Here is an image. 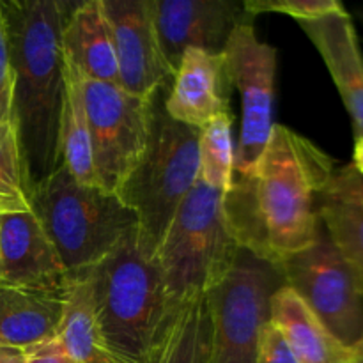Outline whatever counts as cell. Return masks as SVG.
Returning a JSON list of instances; mask_svg holds the SVG:
<instances>
[{
    "label": "cell",
    "instance_id": "obj_1",
    "mask_svg": "<svg viewBox=\"0 0 363 363\" xmlns=\"http://www.w3.org/2000/svg\"><path fill=\"white\" fill-rule=\"evenodd\" d=\"M333 170V160L318 145L273 124L254 174L234 176L225 195L240 248L280 264L311 247L321 233L318 197Z\"/></svg>",
    "mask_w": 363,
    "mask_h": 363
},
{
    "label": "cell",
    "instance_id": "obj_2",
    "mask_svg": "<svg viewBox=\"0 0 363 363\" xmlns=\"http://www.w3.org/2000/svg\"><path fill=\"white\" fill-rule=\"evenodd\" d=\"M71 7L57 0L2 4L13 66V121L32 188L59 165L62 28Z\"/></svg>",
    "mask_w": 363,
    "mask_h": 363
},
{
    "label": "cell",
    "instance_id": "obj_3",
    "mask_svg": "<svg viewBox=\"0 0 363 363\" xmlns=\"http://www.w3.org/2000/svg\"><path fill=\"white\" fill-rule=\"evenodd\" d=\"M137 229L84 272L103 342L116 363L151 362L179 308L170 298L158 259L144 250Z\"/></svg>",
    "mask_w": 363,
    "mask_h": 363
},
{
    "label": "cell",
    "instance_id": "obj_4",
    "mask_svg": "<svg viewBox=\"0 0 363 363\" xmlns=\"http://www.w3.org/2000/svg\"><path fill=\"white\" fill-rule=\"evenodd\" d=\"M32 211L69 275L98 264L138 227L116 194L80 184L62 165L32 188Z\"/></svg>",
    "mask_w": 363,
    "mask_h": 363
},
{
    "label": "cell",
    "instance_id": "obj_5",
    "mask_svg": "<svg viewBox=\"0 0 363 363\" xmlns=\"http://www.w3.org/2000/svg\"><path fill=\"white\" fill-rule=\"evenodd\" d=\"M240 252L225 194L195 183L174 215L156 259L176 305L206 296L233 268Z\"/></svg>",
    "mask_w": 363,
    "mask_h": 363
},
{
    "label": "cell",
    "instance_id": "obj_6",
    "mask_svg": "<svg viewBox=\"0 0 363 363\" xmlns=\"http://www.w3.org/2000/svg\"><path fill=\"white\" fill-rule=\"evenodd\" d=\"M165 89V87H163ZM155 96L147 149L117 197L135 213L138 238L156 257L174 215L199 181V131L170 119Z\"/></svg>",
    "mask_w": 363,
    "mask_h": 363
},
{
    "label": "cell",
    "instance_id": "obj_7",
    "mask_svg": "<svg viewBox=\"0 0 363 363\" xmlns=\"http://www.w3.org/2000/svg\"><path fill=\"white\" fill-rule=\"evenodd\" d=\"M286 286L279 266L240 248L225 279L206 294L209 344L206 363H257L259 339L272 298Z\"/></svg>",
    "mask_w": 363,
    "mask_h": 363
},
{
    "label": "cell",
    "instance_id": "obj_8",
    "mask_svg": "<svg viewBox=\"0 0 363 363\" xmlns=\"http://www.w3.org/2000/svg\"><path fill=\"white\" fill-rule=\"evenodd\" d=\"M91 131L92 165L101 190L119 194L147 149L155 98L128 94L117 84L80 74Z\"/></svg>",
    "mask_w": 363,
    "mask_h": 363
},
{
    "label": "cell",
    "instance_id": "obj_9",
    "mask_svg": "<svg viewBox=\"0 0 363 363\" xmlns=\"http://www.w3.org/2000/svg\"><path fill=\"white\" fill-rule=\"evenodd\" d=\"M279 266L287 287L294 291L323 325L347 347L363 335V294L353 272L323 230L305 250Z\"/></svg>",
    "mask_w": 363,
    "mask_h": 363
},
{
    "label": "cell",
    "instance_id": "obj_10",
    "mask_svg": "<svg viewBox=\"0 0 363 363\" xmlns=\"http://www.w3.org/2000/svg\"><path fill=\"white\" fill-rule=\"evenodd\" d=\"M222 53L230 84L241 98L234 176L248 177L254 174L273 130L277 48L261 41L248 20L234 28Z\"/></svg>",
    "mask_w": 363,
    "mask_h": 363
},
{
    "label": "cell",
    "instance_id": "obj_11",
    "mask_svg": "<svg viewBox=\"0 0 363 363\" xmlns=\"http://www.w3.org/2000/svg\"><path fill=\"white\" fill-rule=\"evenodd\" d=\"M103 7L112 28L119 87L152 99L172 78L160 48L155 0H103Z\"/></svg>",
    "mask_w": 363,
    "mask_h": 363
},
{
    "label": "cell",
    "instance_id": "obj_12",
    "mask_svg": "<svg viewBox=\"0 0 363 363\" xmlns=\"http://www.w3.org/2000/svg\"><path fill=\"white\" fill-rule=\"evenodd\" d=\"M250 18L233 0H155L160 48L172 77L186 50L222 53L234 28Z\"/></svg>",
    "mask_w": 363,
    "mask_h": 363
},
{
    "label": "cell",
    "instance_id": "obj_13",
    "mask_svg": "<svg viewBox=\"0 0 363 363\" xmlns=\"http://www.w3.org/2000/svg\"><path fill=\"white\" fill-rule=\"evenodd\" d=\"M69 273L34 211L0 216V287L64 289Z\"/></svg>",
    "mask_w": 363,
    "mask_h": 363
},
{
    "label": "cell",
    "instance_id": "obj_14",
    "mask_svg": "<svg viewBox=\"0 0 363 363\" xmlns=\"http://www.w3.org/2000/svg\"><path fill=\"white\" fill-rule=\"evenodd\" d=\"M172 78V89L163 99L170 119L201 130L216 117L230 113L233 84L223 53L186 50Z\"/></svg>",
    "mask_w": 363,
    "mask_h": 363
},
{
    "label": "cell",
    "instance_id": "obj_15",
    "mask_svg": "<svg viewBox=\"0 0 363 363\" xmlns=\"http://www.w3.org/2000/svg\"><path fill=\"white\" fill-rule=\"evenodd\" d=\"M301 30L328 67L344 106L351 117L354 138L363 137V57L357 30L347 11L301 21Z\"/></svg>",
    "mask_w": 363,
    "mask_h": 363
},
{
    "label": "cell",
    "instance_id": "obj_16",
    "mask_svg": "<svg viewBox=\"0 0 363 363\" xmlns=\"http://www.w3.org/2000/svg\"><path fill=\"white\" fill-rule=\"evenodd\" d=\"M318 215L363 294V177L351 163L335 167L318 197Z\"/></svg>",
    "mask_w": 363,
    "mask_h": 363
},
{
    "label": "cell",
    "instance_id": "obj_17",
    "mask_svg": "<svg viewBox=\"0 0 363 363\" xmlns=\"http://www.w3.org/2000/svg\"><path fill=\"white\" fill-rule=\"evenodd\" d=\"M62 52L84 78L119 85L112 28L103 0L71 7L62 28Z\"/></svg>",
    "mask_w": 363,
    "mask_h": 363
},
{
    "label": "cell",
    "instance_id": "obj_18",
    "mask_svg": "<svg viewBox=\"0 0 363 363\" xmlns=\"http://www.w3.org/2000/svg\"><path fill=\"white\" fill-rule=\"evenodd\" d=\"M269 321L298 363H350L351 347L344 346L291 287L282 286L273 294Z\"/></svg>",
    "mask_w": 363,
    "mask_h": 363
},
{
    "label": "cell",
    "instance_id": "obj_19",
    "mask_svg": "<svg viewBox=\"0 0 363 363\" xmlns=\"http://www.w3.org/2000/svg\"><path fill=\"white\" fill-rule=\"evenodd\" d=\"M64 291L0 287V346L27 351L55 339Z\"/></svg>",
    "mask_w": 363,
    "mask_h": 363
},
{
    "label": "cell",
    "instance_id": "obj_20",
    "mask_svg": "<svg viewBox=\"0 0 363 363\" xmlns=\"http://www.w3.org/2000/svg\"><path fill=\"white\" fill-rule=\"evenodd\" d=\"M57 340L74 363H116L103 342L89 279L69 275Z\"/></svg>",
    "mask_w": 363,
    "mask_h": 363
},
{
    "label": "cell",
    "instance_id": "obj_21",
    "mask_svg": "<svg viewBox=\"0 0 363 363\" xmlns=\"http://www.w3.org/2000/svg\"><path fill=\"white\" fill-rule=\"evenodd\" d=\"M59 165H62L80 184L98 186L92 165L91 131L82 96L80 71L64 57V91L60 103L59 135H57Z\"/></svg>",
    "mask_w": 363,
    "mask_h": 363
},
{
    "label": "cell",
    "instance_id": "obj_22",
    "mask_svg": "<svg viewBox=\"0 0 363 363\" xmlns=\"http://www.w3.org/2000/svg\"><path fill=\"white\" fill-rule=\"evenodd\" d=\"M208 344V303L201 296L179 305L149 363H206Z\"/></svg>",
    "mask_w": 363,
    "mask_h": 363
},
{
    "label": "cell",
    "instance_id": "obj_23",
    "mask_svg": "<svg viewBox=\"0 0 363 363\" xmlns=\"http://www.w3.org/2000/svg\"><path fill=\"white\" fill-rule=\"evenodd\" d=\"M233 116L225 113L199 131V179L208 186L229 194L234 181Z\"/></svg>",
    "mask_w": 363,
    "mask_h": 363
},
{
    "label": "cell",
    "instance_id": "obj_24",
    "mask_svg": "<svg viewBox=\"0 0 363 363\" xmlns=\"http://www.w3.org/2000/svg\"><path fill=\"white\" fill-rule=\"evenodd\" d=\"M0 201L11 213L32 211V186L14 121L0 124Z\"/></svg>",
    "mask_w": 363,
    "mask_h": 363
},
{
    "label": "cell",
    "instance_id": "obj_25",
    "mask_svg": "<svg viewBox=\"0 0 363 363\" xmlns=\"http://www.w3.org/2000/svg\"><path fill=\"white\" fill-rule=\"evenodd\" d=\"M243 9L248 16L277 13L294 18L298 23H301L340 13L346 11V7L339 0H248L243 4Z\"/></svg>",
    "mask_w": 363,
    "mask_h": 363
},
{
    "label": "cell",
    "instance_id": "obj_26",
    "mask_svg": "<svg viewBox=\"0 0 363 363\" xmlns=\"http://www.w3.org/2000/svg\"><path fill=\"white\" fill-rule=\"evenodd\" d=\"M13 121V66L7 21L0 2V124Z\"/></svg>",
    "mask_w": 363,
    "mask_h": 363
},
{
    "label": "cell",
    "instance_id": "obj_27",
    "mask_svg": "<svg viewBox=\"0 0 363 363\" xmlns=\"http://www.w3.org/2000/svg\"><path fill=\"white\" fill-rule=\"evenodd\" d=\"M257 363H298L282 333L272 325V321L266 323L261 332Z\"/></svg>",
    "mask_w": 363,
    "mask_h": 363
},
{
    "label": "cell",
    "instance_id": "obj_28",
    "mask_svg": "<svg viewBox=\"0 0 363 363\" xmlns=\"http://www.w3.org/2000/svg\"><path fill=\"white\" fill-rule=\"evenodd\" d=\"M27 363H74L67 357L59 340L52 339L27 350Z\"/></svg>",
    "mask_w": 363,
    "mask_h": 363
},
{
    "label": "cell",
    "instance_id": "obj_29",
    "mask_svg": "<svg viewBox=\"0 0 363 363\" xmlns=\"http://www.w3.org/2000/svg\"><path fill=\"white\" fill-rule=\"evenodd\" d=\"M0 363H27V351L0 346Z\"/></svg>",
    "mask_w": 363,
    "mask_h": 363
},
{
    "label": "cell",
    "instance_id": "obj_30",
    "mask_svg": "<svg viewBox=\"0 0 363 363\" xmlns=\"http://www.w3.org/2000/svg\"><path fill=\"white\" fill-rule=\"evenodd\" d=\"M353 169L363 177V137L354 138V149H353V162H351Z\"/></svg>",
    "mask_w": 363,
    "mask_h": 363
},
{
    "label": "cell",
    "instance_id": "obj_31",
    "mask_svg": "<svg viewBox=\"0 0 363 363\" xmlns=\"http://www.w3.org/2000/svg\"><path fill=\"white\" fill-rule=\"evenodd\" d=\"M350 363H363V335L362 339L351 347V358Z\"/></svg>",
    "mask_w": 363,
    "mask_h": 363
}]
</instances>
